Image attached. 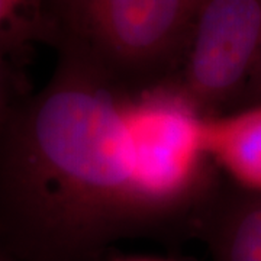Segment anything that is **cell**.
I'll list each match as a JSON object with an SVG mask.
<instances>
[{
    "label": "cell",
    "mask_w": 261,
    "mask_h": 261,
    "mask_svg": "<svg viewBox=\"0 0 261 261\" xmlns=\"http://www.w3.org/2000/svg\"><path fill=\"white\" fill-rule=\"evenodd\" d=\"M205 140L233 185L261 192V103L205 119Z\"/></svg>",
    "instance_id": "obj_5"
},
{
    "label": "cell",
    "mask_w": 261,
    "mask_h": 261,
    "mask_svg": "<svg viewBox=\"0 0 261 261\" xmlns=\"http://www.w3.org/2000/svg\"><path fill=\"white\" fill-rule=\"evenodd\" d=\"M261 54V0H200L166 87L202 118L233 112Z\"/></svg>",
    "instance_id": "obj_3"
},
{
    "label": "cell",
    "mask_w": 261,
    "mask_h": 261,
    "mask_svg": "<svg viewBox=\"0 0 261 261\" xmlns=\"http://www.w3.org/2000/svg\"><path fill=\"white\" fill-rule=\"evenodd\" d=\"M116 261H167V260H157V258H126V260H116Z\"/></svg>",
    "instance_id": "obj_10"
},
{
    "label": "cell",
    "mask_w": 261,
    "mask_h": 261,
    "mask_svg": "<svg viewBox=\"0 0 261 261\" xmlns=\"http://www.w3.org/2000/svg\"><path fill=\"white\" fill-rule=\"evenodd\" d=\"M56 42L47 0H0V68L22 80L35 47Z\"/></svg>",
    "instance_id": "obj_6"
},
{
    "label": "cell",
    "mask_w": 261,
    "mask_h": 261,
    "mask_svg": "<svg viewBox=\"0 0 261 261\" xmlns=\"http://www.w3.org/2000/svg\"><path fill=\"white\" fill-rule=\"evenodd\" d=\"M214 166L178 94L125 90L57 51L0 122V245L19 261H103L123 240L196 232Z\"/></svg>",
    "instance_id": "obj_1"
},
{
    "label": "cell",
    "mask_w": 261,
    "mask_h": 261,
    "mask_svg": "<svg viewBox=\"0 0 261 261\" xmlns=\"http://www.w3.org/2000/svg\"><path fill=\"white\" fill-rule=\"evenodd\" d=\"M200 0H47L64 51L130 92L166 86Z\"/></svg>",
    "instance_id": "obj_2"
},
{
    "label": "cell",
    "mask_w": 261,
    "mask_h": 261,
    "mask_svg": "<svg viewBox=\"0 0 261 261\" xmlns=\"http://www.w3.org/2000/svg\"><path fill=\"white\" fill-rule=\"evenodd\" d=\"M211 261H261V192L218 187L199 218Z\"/></svg>",
    "instance_id": "obj_4"
},
{
    "label": "cell",
    "mask_w": 261,
    "mask_h": 261,
    "mask_svg": "<svg viewBox=\"0 0 261 261\" xmlns=\"http://www.w3.org/2000/svg\"><path fill=\"white\" fill-rule=\"evenodd\" d=\"M25 93L23 82L8 70L0 68V122L3 121L16 99Z\"/></svg>",
    "instance_id": "obj_7"
},
{
    "label": "cell",
    "mask_w": 261,
    "mask_h": 261,
    "mask_svg": "<svg viewBox=\"0 0 261 261\" xmlns=\"http://www.w3.org/2000/svg\"><path fill=\"white\" fill-rule=\"evenodd\" d=\"M245 102L250 103L248 106L261 103V54L260 60H258V64H257V68H255L254 75H252L250 87H248L247 96H245Z\"/></svg>",
    "instance_id": "obj_8"
},
{
    "label": "cell",
    "mask_w": 261,
    "mask_h": 261,
    "mask_svg": "<svg viewBox=\"0 0 261 261\" xmlns=\"http://www.w3.org/2000/svg\"><path fill=\"white\" fill-rule=\"evenodd\" d=\"M0 261H19L16 260L10 252H8L2 245H0Z\"/></svg>",
    "instance_id": "obj_9"
}]
</instances>
